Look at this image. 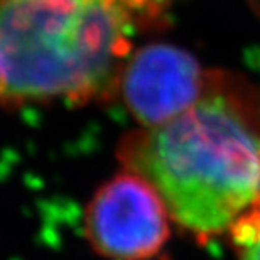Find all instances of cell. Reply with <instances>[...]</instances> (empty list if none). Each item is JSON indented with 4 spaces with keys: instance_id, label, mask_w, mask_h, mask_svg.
I'll return each mask as SVG.
<instances>
[{
    "instance_id": "4",
    "label": "cell",
    "mask_w": 260,
    "mask_h": 260,
    "mask_svg": "<svg viewBox=\"0 0 260 260\" xmlns=\"http://www.w3.org/2000/svg\"><path fill=\"white\" fill-rule=\"evenodd\" d=\"M218 71H206L186 51L150 44L130 56L118 86L130 113L142 127L181 115L210 91Z\"/></svg>"
},
{
    "instance_id": "5",
    "label": "cell",
    "mask_w": 260,
    "mask_h": 260,
    "mask_svg": "<svg viewBox=\"0 0 260 260\" xmlns=\"http://www.w3.org/2000/svg\"><path fill=\"white\" fill-rule=\"evenodd\" d=\"M228 233L238 260H260V208L242 218Z\"/></svg>"
},
{
    "instance_id": "2",
    "label": "cell",
    "mask_w": 260,
    "mask_h": 260,
    "mask_svg": "<svg viewBox=\"0 0 260 260\" xmlns=\"http://www.w3.org/2000/svg\"><path fill=\"white\" fill-rule=\"evenodd\" d=\"M144 15L123 0H4V102L80 103L113 91Z\"/></svg>"
},
{
    "instance_id": "1",
    "label": "cell",
    "mask_w": 260,
    "mask_h": 260,
    "mask_svg": "<svg viewBox=\"0 0 260 260\" xmlns=\"http://www.w3.org/2000/svg\"><path fill=\"white\" fill-rule=\"evenodd\" d=\"M118 155L181 228L200 238L230 232L260 208V93L218 71L196 105L125 135Z\"/></svg>"
},
{
    "instance_id": "3",
    "label": "cell",
    "mask_w": 260,
    "mask_h": 260,
    "mask_svg": "<svg viewBox=\"0 0 260 260\" xmlns=\"http://www.w3.org/2000/svg\"><path fill=\"white\" fill-rule=\"evenodd\" d=\"M171 213L144 178L123 169L107 181L85 213V237L98 255L149 260L169 238Z\"/></svg>"
}]
</instances>
